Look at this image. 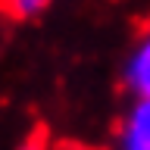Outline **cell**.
I'll use <instances>...</instances> for the list:
<instances>
[{
  "instance_id": "obj_3",
  "label": "cell",
  "mask_w": 150,
  "mask_h": 150,
  "mask_svg": "<svg viewBox=\"0 0 150 150\" xmlns=\"http://www.w3.org/2000/svg\"><path fill=\"white\" fill-rule=\"evenodd\" d=\"M47 3H50V0H3L6 13H9V16H16V19H31V16H38Z\"/></svg>"
},
{
  "instance_id": "obj_2",
  "label": "cell",
  "mask_w": 150,
  "mask_h": 150,
  "mask_svg": "<svg viewBox=\"0 0 150 150\" xmlns=\"http://www.w3.org/2000/svg\"><path fill=\"white\" fill-rule=\"evenodd\" d=\"M122 78H125V88L134 97H150V28L138 38V44L131 47Z\"/></svg>"
},
{
  "instance_id": "obj_1",
  "label": "cell",
  "mask_w": 150,
  "mask_h": 150,
  "mask_svg": "<svg viewBox=\"0 0 150 150\" xmlns=\"http://www.w3.org/2000/svg\"><path fill=\"white\" fill-rule=\"evenodd\" d=\"M119 150H150V97H134L119 125Z\"/></svg>"
}]
</instances>
